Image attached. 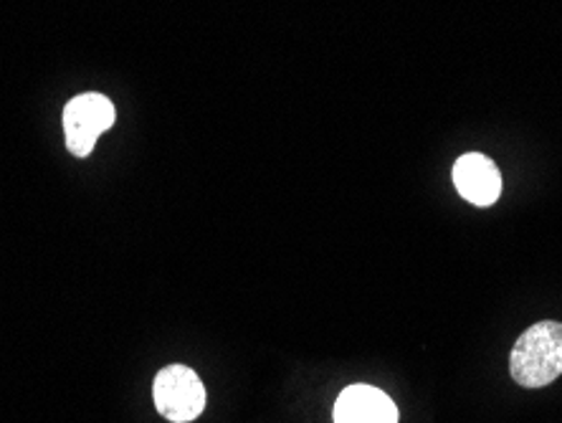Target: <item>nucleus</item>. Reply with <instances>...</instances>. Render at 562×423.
Instances as JSON below:
<instances>
[{
	"mask_svg": "<svg viewBox=\"0 0 562 423\" xmlns=\"http://www.w3.org/2000/svg\"><path fill=\"white\" fill-rule=\"evenodd\" d=\"M335 423H398V405L373 386H350L335 401Z\"/></svg>",
	"mask_w": 562,
	"mask_h": 423,
	"instance_id": "39448f33",
	"label": "nucleus"
},
{
	"mask_svg": "<svg viewBox=\"0 0 562 423\" xmlns=\"http://www.w3.org/2000/svg\"><path fill=\"white\" fill-rule=\"evenodd\" d=\"M114 104L104 94L89 91V94L74 97L64 110L66 147L71 155L87 157L94 151L97 140L114 124Z\"/></svg>",
	"mask_w": 562,
	"mask_h": 423,
	"instance_id": "7ed1b4c3",
	"label": "nucleus"
},
{
	"mask_svg": "<svg viewBox=\"0 0 562 423\" xmlns=\"http://www.w3.org/2000/svg\"><path fill=\"white\" fill-rule=\"evenodd\" d=\"M509 372L522 388H544L562 376V322L544 320L525 330L512 347Z\"/></svg>",
	"mask_w": 562,
	"mask_h": 423,
	"instance_id": "f257e3e1",
	"label": "nucleus"
},
{
	"mask_svg": "<svg viewBox=\"0 0 562 423\" xmlns=\"http://www.w3.org/2000/svg\"><path fill=\"white\" fill-rule=\"evenodd\" d=\"M453 186L464 201L479 205V209H490L502 196V172L492 157L467 153L453 165Z\"/></svg>",
	"mask_w": 562,
	"mask_h": 423,
	"instance_id": "20e7f679",
	"label": "nucleus"
},
{
	"mask_svg": "<svg viewBox=\"0 0 562 423\" xmlns=\"http://www.w3.org/2000/svg\"><path fill=\"white\" fill-rule=\"evenodd\" d=\"M155 409L172 423H190L205 409V388L201 376L188 365H168L155 376Z\"/></svg>",
	"mask_w": 562,
	"mask_h": 423,
	"instance_id": "f03ea898",
	"label": "nucleus"
}]
</instances>
